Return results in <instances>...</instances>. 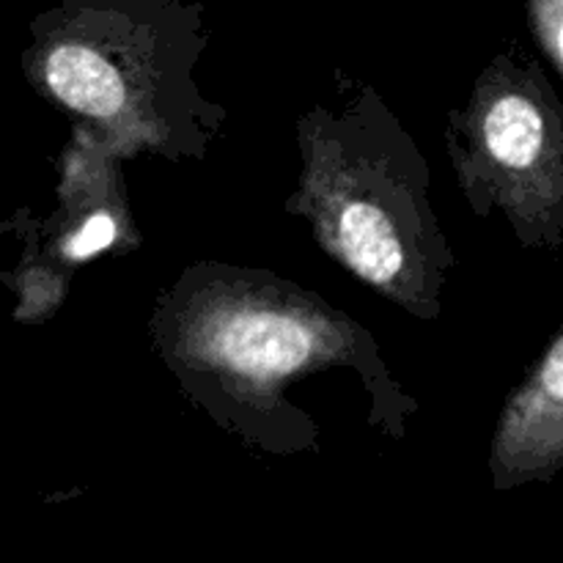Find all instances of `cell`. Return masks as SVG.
Listing matches in <instances>:
<instances>
[{
  "mask_svg": "<svg viewBox=\"0 0 563 563\" xmlns=\"http://www.w3.org/2000/svg\"><path fill=\"white\" fill-rule=\"evenodd\" d=\"M124 159L102 146L91 132L75 126L60 157L58 209L33 223L22 240L36 258L69 278V269L110 251H135L141 245L132 223Z\"/></svg>",
  "mask_w": 563,
  "mask_h": 563,
  "instance_id": "obj_5",
  "label": "cell"
},
{
  "mask_svg": "<svg viewBox=\"0 0 563 563\" xmlns=\"http://www.w3.org/2000/svg\"><path fill=\"white\" fill-rule=\"evenodd\" d=\"M333 75V102L295 124L300 174L284 209L363 286L434 322L456 253L434 212L432 170L372 82Z\"/></svg>",
  "mask_w": 563,
  "mask_h": 563,
  "instance_id": "obj_2",
  "label": "cell"
},
{
  "mask_svg": "<svg viewBox=\"0 0 563 563\" xmlns=\"http://www.w3.org/2000/svg\"><path fill=\"white\" fill-rule=\"evenodd\" d=\"M563 462V333L555 330L537 366L506 399L493 434L500 484L553 476Z\"/></svg>",
  "mask_w": 563,
  "mask_h": 563,
  "instance_id": "obj_6",
  "label": "cell"
},
{
  "mask_svg": "<svg viewBox=\"0 0 563 563\" xmlns=\"http://www.w3.org/2000/svg\"><path fill=\"white\" fill-rule=\"evenodd\" d=\"M146 335L179 394L253 451H319L322 423L291 390L330 372L361 379L368 427L394 440L418 412L366 324L262 267L190 264L157 295Z\"/></svg>",
  "mask_w": 563,
  "mask_h": 563,
  "instance_id": "obj_1",
  "label": "cell"
},
{
  "mask_svg": "<svg viewBox=\"0 0 563 563\" xmlns=\"http://www.w3.org/2000/svg\"><path fill=\"white\" fill-rule=\"evenodd\" d=\"M528 25L542 58L563 77V0H528Z\"/></svg>",
  "mask_w": 563,
  "mask_h": 563,
  "instance_id": "obj_7",
  "label": "cell"
},
{
  "mask_svg": "<svg viewBox=\"0 0 563 563\" xmlns=\"http://www.w3.org/2000/svg\"><path fill=\"white\" fill-rule=\"evenodd\" d=\"M445 152L478 218H500L526 251L563 247V104L542 64L506 42L449 110Z\"/></svg>",
  "mask_w": 563,
  "mask_h": 563,
  "instance_id": "obj_4",
  "label": "cell"
},
{
  "mask_svg": "<svg viewBox=\"0 0 563 563\" xmlns=\"http://www.w3.org/2000/svg\"><path fill=\"white\" fill-rule=\"evenodd\" d=\"M209 38L196 0H58L31 20L22 69L115 157L201 163L229 119L196 82Z\"/></svg>",
  "mask_w": 563,
  "mask_h": 563,
  "instance_id": "obj_3",
  "label": "cell"
}]
</instances>
